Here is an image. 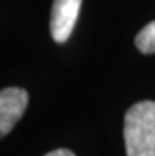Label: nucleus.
Masks as SVG:
<instances>
[{
	"mask_svg": "<svg viewBox=\"0 0 155 156\" xmlns=\"http://www.w3.org/2000/svg\"><path fill=\"white\" fill-rule=\"evenodd\" d=\"M29 95L24 88L8 87L0 90V139L10 133L22 117Z\"/></svg>",
	"mask_w": 155,
	"mask_h": 156,
	"instance_id": "nucleus-2",
	"label": "nucleus"
},
{
	"mask_svg": "<svg viewBox=\"0 0 155 156\" xmlns=\"http://www.w3.org/2000/svg\"><path fill=\"white\" fill-rule=\"evenodd\" d=\"M135 44L142 54H155V21L142 27V30L136 35Z\"/></svg>",
	"mask_w": 155,
	"mask_h": 156,
	"instance_id": "nucleus-4",
	"label": "nucleus"
},
{
	"mask_svg": "<svg viewBox=\"0 0 155 156\" xmlns=\"http://www.w3.org/2000/svg\"><path fill=\"white\" fill-rule=\"evenodd\" d=\"M44 156H75V153L67 148H59V150H52V151L46 153Z\"/></svg>",
	"mask_w": 155,
	"mask_h": 156,
	"instance_id": "nucleus-5",
	"label": "nucleus"
},
{
	"mask_svg": "<svg viewBox=\"0 0 155 156\" xmlns=\"http://www.w3.org/2000/svg\"><path fill=\"white\" fill-rule=\"evenodd\" d=\"M127 156H155V101H139L125 114Z\"/></svg>",
	"mask_w": 155,
	"mask_h": 156,
	"instance_id": "nucleus-1",
	"label": "nucleus"
},
{
	"mask_svg": "<svg viewBox=\"0 0 155 156\" xmlns=\"http://www.w3.org/2000/svg\"><path fill=\"white\" fill-rule=\"evenodd\" d=\"M83 0H54L51 11V35L56 43H65L73 32Z\"/></svg>",
	"mask_w": 155,
	"mask_h": 156,
	"instance_id": "nucleus-3",
	"label": "nucleus"
}]
</instances>
